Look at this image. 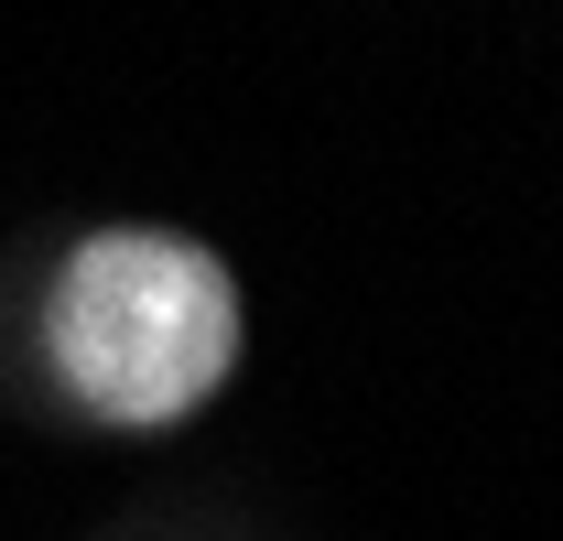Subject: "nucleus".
<instances>
[{
  "label": "nucleus",
  "instance_id": "1",
  "mask_svg": "<svg viewBox=\"0 0 563 541\" xmlns=\"http://www.w3.org/2000/svg\"><path fill=\"white\" fill-rule=\"evenodd\" d=\"M44 336H55V368H66V390L87 411H109V422H174V411H196L228 379V357H239V292H228L217 250H196V239L109 228V239H87L66 261Z\"/></svg>",
  "mask_w": 563,
  "mask_h": 541
}]
</instances>
